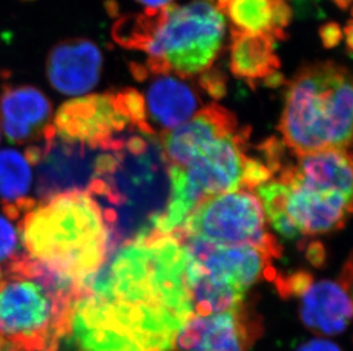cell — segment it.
<instances>
[{
	"instance_id": "6da1fadb",
	"label": "cell",
	"mask_w": 353,
	"mask_h": 351,
	"mask_svg": "<svg viewBox=\"0 0 353 351\" xmlns=\"http://www.w3.org/2000/svg\"><path fill=\"white\" fill-rule=\"evenodd\" d=\"M246 142V130L240 129L232 113L216 104L163 133L159 142L167 167L168 200L152 220V229L168 234L207 199L268 182L272 171L247 156Z\"/></svg>"
},
{
	"instance_id": "7a4b0ae2",
	"label": "cell",
	"mask_w": 353,
	"mask_h": 351,
	"mask_svg": "<svg viewBox=\"0 0 353 351\" xmlns=\"http://www.w3.org/2000/svg\"><path fill=\"white\" fill-rule=\"evenodd\" d=\"M17 232L24 253L74 281L81 295L119 244L117 215L85 189H68L40 199L22 215Z\"/></svg>"
},
{
	"instance_id": "3957f363",
	"label": "cell",
	"mask_w": 353,
	"mask_h": 351,
	"mask_svg": "<svg viewBox=\"0 0 353 351\" xmlns=\"http://www.w3.org/2000/svg\"><path fill=\"white\" fill-rule=\"evenodd\" d=\"M80 295L27 253L0 265V351L60 350Z\"/></svg>"
},
{
	"instance_id": "277c9868",
	"label": "cell",
	"mask_w": 353,
	"mask_h": 351,
	"mask_svg": "<svg viewBox=\"0 0 353 351\" xmlns=\"http://www.w3.org/2000/svg\"><path fill=\"white\" fill-rule=\"evenodd\" d=\"M352 81L347 67L325 61L300 67L287 87L279 129L294 156L350 149Z\"/></svg>"
},
{
	"instance_id": "5b68a950",
	"label": "cell",
	"mask_w": 353,
	"mask_h": 351,
	"mask_svg": "<svg viewBox=\"0 0 353 351\" xmlns=\"http://www.w3.org/2000/svg\"><path fill=\"white\" fill-rule=\"evenodd\" d=\"M225 20L214 0H191L167 7L144 53L147 69L157 76L189 78L210 69L220 55Z\"/></svg>"
},
{
	"instance_id": "8992f818",
	"label": "cell",
	"mask_w": 353,
	"mask_h": 351,
	"mask_svg": "<svg viewBox=\"0 0 353 351\" xmlns=\"http://www.w3.org/2000/svg\"><path fill=\"white\" fill-rule=\"evenodd\" d=\"M279 177L261 184L257 194L267 219L281 237L297 240L343 227L352 211V194L325 189L288 164Z\"/></svg>"
},
{
	"instance_id": "52a82bcc",
	"label": "cell",
	"mask_w": 353,
	"mask_h": 351,
	"mask_svg": "<svg viewBox=\"0 0 353 351\" xmlns=\"http://www.w3.org/2000/svg\"><path fill=\"white\" fill-rule=\"evenodd\" d=\"M185 251V279H198L222 312H236L252 285L274 279L272 255L250 246H225L173 231Z\"/></svg>"
},
{
	"instance_id": "ba28073f",
	"label": "cell",
	"mask_w": 353,
	"mask_h": 351,
	"mask_svg": "<svg viewBox=\"0 0 353 351\" xmlns=\"http://www.w3.org/2000/svg\"><path fill=\"white\" fill-rule=\"evenodd\" d=\"M145 125V100L132 88L68 100L53 119L57 138L100 151L123 149L126 133Z\"/></svg>"
},
{
	"instance_id": "9c48e42d",
	"label": "cell",
	"mask_w": 353,
	"mask_h": 351,
	"mask_svg": "<svg viewBox=\"0 0 353 351\" xmlns=\"http://www.w3.org/2000/svg\"><path fill=\"white\" fill-rule=\"evenodd\" d=\"M179 231L208 242L250 246L279 258L281 248L268 228L267 215L253 189L207 199L188 215Z\"/></svg>"
},
{
	"instance_id": "30bf717a",
	"label": "cell",
	"mask_w": 353,
	"mask_h": 351,
	"mask_svg": "<svg viewBox=\"0 0 353 351\" xmlns=\"http://www.w3.org/2000/svg\"><path fill=\"white\" fill-rule=\"evenodd\" d=\"M50 98L34 86H5L0 95V125L19 145L47 142L57 137Z\"/></svg>"
},
{
	"instance_id": "8fae6325",
	"label": "cell",
	"mask_w": 353,
	"mask_h": 351,
	"mask_svg": "<svg viewBox=\"0 0 353 351\" xmlns=\"http://www.w3.org/2000/svg\"><path fill=\"white\" fill-rule=\"evenodd\" d=\"M255 325L245 308L236 312L191 316L179 328L174 350L245 351L255 333H260Z\"/></svg>"
},
{
	"instance_id": "7c38bea8",
	"label": "cell",
	"mask_w": 353,
	"mask_h": 351,
	"mask_svg": "<svg viewBox=\"0 0 353 351\" xmlns=\"http://www.w3.org/2000/svg\"><path fill=\"white\" fill-rule=\"evenodd\" d=\"M103 56L97 43L86 38L57 43L46 61V76L54 89L70 96L83 95L100 80Z\"/></svg>"
},
{
	"instance_id": "4fadbf2b",
	"label": "cell",
	"mask_w": 353,
	"mask_h": 351,
	"mask_svg": "<svg viewBox=\"0 0 353 351\" xmlns=\"http://www.w3.org/2000/svg\"><path fill=\"white\" fill-rule=\"evenodd\" d=\"M100 149L55 138L38 163L40 199L68 189H85L95 178Z\"/></svg>"
},
{
	"instance_id": "5bb4252c",
	"label": "cell",
	"mask_w": 353,
	"mask_h": 351,
	"mask_svg": "<svg viewBox=\"0 0 353 351\" xmlns=\"http://www.w3.org/2000/svg\"><path fill=\"white\" fill-rule=\"evenodd\" d=\"M351 276L349 260L337 281H312L301 295V319L311 331L323 335H336L347 330L352 318Z\"/></svg>"
},
{
	"instance_id": "9a60e30c",
	"label": "cell",
	"mask_w": 353,
	"mask_h": 351,
	"mask_svg": "<svg viewBox=\"0 0 353 351\" xmlns=\"http://www.w3.org/2000/svg\"><path fill=\"white\" fill-rule=\"evenodd\" d=\"M145 104L151 120L170 131L196 114L198 98L187 83L173 76H160L149 87Z\"/></svg>"
},
{
	"instance_id": "2e32d148",
	"label": "cell",
	"mask_w": 353,
	"mask_h": 351,
	"mask_svg": "<svg viewBox=\"0 0 353 351\" xmlns=\"http://www.w3.org/2000/svg\"><path fill=\"white\" fill-rule=\"evenodd\" d=\"M274 43L265 34L231 32L230 69L234 76L250 85L261 80L269 83L280 67Z\"/></svg>"
},
{
	"instance_id": "e0dca14e",
	"label": "cell",
	"mask_w": 353,
	"mask_h": 351,
	"mask_svg": "<svg viewBox=\"0 0 353 351\" xmlns=\"http://www.w3.org/2000/svg\"><path fill=\"white\" fill-rule=\"evenodd\" d=\"M32 171L26 156L17 149H0V203L10 220L34 208L37 201L29 196Z\"/></svg>"
},
{
	"instance_id": "ac0fdd59",
	"label": "cell",
	"mask_w": 353,
	"mask_h": 351,
	"mask_svg": "<svg viewBox=\"0 0 353 351\" xmlns=\"http://www.w3.org/2000/svg\"><path fill=\"white\" fill-rule=\"evenodd\" d=\"M214 3L230 21L231 32L265 34L274 39V0H214Z\"/></svg>"
},
{
	"instance_id": "d6986e66",
	"label": "cell",
	"mask_w": 353,
	"mask_h": 351,
	"mask_svg": "<svg viewBox=\"0 0 353 351\" xmlns=\"http://www.w3.org/2000/svg\"><path fill=\"white\" fill-rule=\"evenodd\" d=\"M168 6L145 8L142 13L128 14L120 17L112 27L114 41L127 50L144 52L166 17Z\"/></svg>"
},
{
	"instance_id": "ffe728a7",
	"label": "cell",
	"mask_w": 353,
	"mask_h": 351,
	"mask_svg": "<svg viewBox=\"0 0 353 351\" xmlns=\"http://www.w3.org/2000/svg\"><path fill=\"white\" fill-rule=\"evenodd\" d=\"M312 281L314 277L310 273L300 270L290 275L278 276L276 279V286L283 298H293L303 295Z\"/></svg>"
},
{
	"instance_id": "44dd1931",
	"label": "cell",
	"mask_w": 353,
	"mask_h": 351,
	"mask_svg": "<svg viewBox=\"0 0 353 351\" xmlns=\"http://www.w3.org/2000/svg\"><path fill=\"white\" fill-rule=\"evenodd\" d=\"M19 232L12 220L0 213V265L10 262L17 255Z\"/></svg>"
},
{
	"instance_id": "7402d4cb",
	"label": "cell",
	"mask_w": 353,
	"mask_h": 351,
	"mask_svg": "<svg viewBox=\"0 0 353 351\" xmlns=\"http://www.w3.org/2000/svg\"><path fill=\"white\" fill-rule=\"evenodd\" d=\"M200 85L214 96H221L225 89L223 74L220 71H212L210 69L203 72V76H200Z\"/></svg>"
},
{
	"instance_id": "603a6c76",
	"label": "cell",
	"mask_w": 353,
	"mask_h": 351,
	"mask_svg": "<svg viewBox=\"0 0 353 351\" xmlns=\"http://www.w3.org/2000/svg\"><path fill=\"white\" fill-rule=\"evenodd\" d=\"M319 36L323 46L330 50L343 39V29L336 22H327L319 28Z\"/></svg>"
},
{
	"instance_id": "cb8c5ba5",
	"label": "cell",
	"mask_w": 353,
	"mask_h": 351,
	"mask_svg": "<svg viewBox=\"0 0 353 351\" xmlns=\"http://www.w3.org/2000/svg\"><path fill=\"white\" fill-rule=\"evenodd\" d=\"M296 351H342L340 347L330 341V340H323V339H314L310 341L304 342L297 348Z\"/></svg>"
},
{
	"instance_id": "d4e9b609",
	"label": "cell",
	"mask_w": 353,
	"mask_h": 351,
	"mask_svg": "<svg viewBox=\"0 0 353 351\" xmlns=\"http://www.w3.org/2000/svg\"><path fill=\"white\" fill-rule=\"evenodd\" d=\"M135 1L147 6V8H161V7L172 5L175 0H135Z\"/></svg>"
},
{
	"instance_id": "484cf974",
	"label": "cell",
	"mask_w": 353,
	"mask_h": 351,
	"mask_svg": "<svg viewBox=\"0 0 353 351\" xmlns=\"http://www.w3.org/2000/svg\"><path fill=\"white\" fill-rule=\"evenodd\" d=\"M352 20L349 19L347 22V25H345L343 29V36L344 39H345V43H347V50H349V53L350 54L351 52H352Z\"/></svg>"
},
{
	"instance_id": "4316f807",
	"label": "cell",
	"mask_w": 353,
	"mask_h": 351,
	"mask_svg": "<svg viewBox=\"0 0 353 351\" xmlns=\"http://www.w3.org/2000/svg\"><path fill=\"white\" fill-rule=\"evenodd\" d=\"M62 345V350L59 351H88L86 349L80 348L79 345H76L74 342L71 341L70 339H68L67 337L63 339V341L61 343Z\"/></svg>"
},
{
	"instance_id": "83f0119b",
	"label": "cell",
	"mask_w": 353,
	"mask_h": 351,
	"mask_svg": "<svg viewBox=\"0 0 353 351\" xmlns=\"http://www.w3.org/2000/svg\"><path fill=\"white\" fill-rule=\"evenodd\" d=\"M332 3H335V6L337 8H340L341 10H349L350 8L351 5H352V0H332Z\"/></svg>"
},
{
	"instance_id": "f1b7e54d",
	"label": "cell",
	"mask_w": 353,
	"mask_h": 351,
	"mask_svg": "<svg viewBox=\"0 0 353 351\" xmlns=\"http://www.w3.org/2000/svg\"><path fill=\"white\" fill-rule=\"evenodd\" d=\"M0 140H1V134H0Z\"/></svg>"
}]
</instances>
